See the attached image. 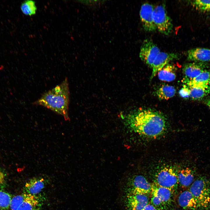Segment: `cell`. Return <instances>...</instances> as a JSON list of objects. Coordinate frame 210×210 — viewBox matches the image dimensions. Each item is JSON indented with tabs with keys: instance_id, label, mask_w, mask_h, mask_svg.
Masks as SVG:
<instances>
[{
	"instance_id": "5b68a950",
	"label": "cell",
	"mask_w": 210,
	"mask_h": 210,
	"mask_svg": "<svg viewBox=\"0 0 210 210\" xmlns=\"http://www.w3.org/2000/svg\"><path fill=\"white\" fill-rule=\"evenodd\" d=\"M153 17L156 29L159 32L165 35H168L171 32L173 27L172 23L164 5H160L154 7Z\"/></svg>"
},
{
	"instance_id": "ffe728a7",
	"label": "cell",
	"mask_w": 210,
	"mask_h": 210,
	"mask_svg": "<svg viewBox=\"0 0 210 210\" xmlns=\"http://www.w3.org/2000/svg\"><path fill=\"white\" fill-rule=\"evenodd\" d=\"M176 92L175 88L168 85H163L156 91V94L160 100H168L173 97Z\"/></svg>"
},
{
	"instance_id": "4316f807",
	"label": "cell",
	"mask_w": 210,
	"mask_h": 210,
	"mask_svg": "<svg viewBox=\"0 0 210 210\" xmlns=\"http://www.w3.org/2000/svg\"><path fill=\"white\" fill-rule=\"evenodd\" d=\"M190 88L186 85H184L183 88L180 90L179 92L180 96L186 99L190 97Z\"/></svg>"
},
{
	"instance_id": "44dd1931",
	"label": "cell",
	"mask_w": 210,
	"mask_h": 210,
	"mask_svg": "<svg viewBox=\"0 0 210 210\" xmlns=\"http://www.w3.org/2000/svg\"><path fill=\"white\" fill-rule=\"evenodd\" d=\"M190 97L194 100H200L207 96L210 92V86L190 88Z\"/></svg>"
},
{
	"instance_id": "83f0119b",
	"label": "cell",
	"mask_w": 210,
	"mask_h": 210,
	"mask_svg": "<svg viewBox=\"0 0 210 210\" xmlns=\"http://www.w3.org/2000/svg\"><path fill=\"white\" fill-rule=\"evenodd\" d=\"M6 185V175L4 171L0 168V188L3 189Z\"/></svg>"
},
{
	"instance_id": "52a82bcc",
	"label": "cell",
	"mask_w": 210,
	"mask_h": 210,
	"mask_svg": "<svg viewBox=\"0 0 210 210\" xmlns=\"http://www.w3.org/2000/svg\"><path fill=\"white\" fill-rule=\"evenodd\" d=\"M125 201L128 210H143L148 202L146 195L129 191H126Z\"/></svg>"
},
{
	"instance_id": "8fae6325",
	"label": "cell",
	"mask_w": 210,
	"mask_h": 210,
	"mask_svg": "<svg viewBox=\"0 0 210 210\" xmlns=\"http://www.w3.org/2000/svg\"><path fill=\"white\" fill-rule=\"evenodd\" d=\"M45 200L44 195L40 193L36 195L26 194L24 201L17 210H40Z\"/></svg>"
},
{
	"instance_id": "d6986e66",
	"label": "cell",
	"mask_w": 210,
	"mask_h": 210,
	"mask_svg": "<svg viewBox=\"0 0 210 210\" xmlns=\"http://www.w3.org/2000/svg\"><path fill=\"white\" fill-rule=\"evenodd\" d=\"M176 67L174 65L168 64L158 72V78L163 81H172L176 78Z\"/></svg>"
},
{
	"instance_id": "7c38bea8",
	"label": "cell",
	"mask_w": 210,
	"mask_h": 210,
	"mask_svg": "<svg viewBox=\"0 0 210 210\" xmlns=\"http://www.w3.org/2000/svg\"><path fill=\"white\" fill-rule=\"evenodd\" d=\"M46 177L39 176L33 177L29 180L24 188V193L32 195L39 194L48 183Z\"/></svg>"
},
{
	"instance_id": "d4e9b609",
	"label": "cell",
	"mask_w": 210,
	"mask_h": 210,
	"mask_svg": "<svg viewBox=\"0 0 210 210\" xmlns=\"http://www.w3.org/2000/svg\"><path fill=\"white\" fill-rule=\"evenodd\" d=\"M26 194L17 195L12 197L10 204V208L11 210H17L24 201Z\"/></svg>"
},
{
	"instance_id": "ba28073f",
	"label": "cell",
	"mask_w": 210,
	"mask_h": 210,
	"mask_svg": "<svg viewBox=\"0 0 210 210\" xmlns=\"http://www.w3.org/2000/svg\"><path fill=\"white\" fill-rule=\"evenodd\" d=\"M126 191H133L147 195L151 193L152 184L142 176H134L127 183Z\"/></svg>"
},
{
	"instance_id": "484cf974",
	"label": "cell",
	"mask_w": 210,
	"mask_h": 210,
	"mask_svg": "<svg viewBox=\"0 0 210 210\" xmlns=\"http://www.w3.org/2000/svg\"><path fill=\"white\" fill-rule=\"evenodd\" d=\"M151 194L152 197L151 198L150 204L161 210L165 209L166 205L156 195Z\"/></svg>"
},
{
	"instance_id": "7a4b0ae2",
	"label": "cell",
	"mask_w": 210,
	"mask_h": 210,
	"mask_svg": "<svg viewBox=\"0 0 210 210\" xmlns=\"http://www.w3.org/2000/svg\"><path fill=\"white\" fill-rule=\"evenodd\" d=\"M70 92L67 78L59 85L45 92L33 104L41 106L63 116L66 120L69 119V106Z\"/></svg>"
},
{
	"instance_id": "7402d4cb",
	"label": "cell",
	"mask_w": 210,
	"mask_h": 210,
	"mask_svg": "<svg viewBox=\"0 0 210 210\" xmlns=\"http://www.w3.org/2000/svg\"><path fill=\"white\" fill-rule=\"evenodd\" d=\"M21 9L24 14L31 16L36 13L37 8L34 1L31 0H27L22 3L21 6Z\"/></svg>"
},
{
	"instance_id": "8992f818",
	"label": "cell",
	"mask_w": 210,
	"mask_h": 210,
	"mask_svg": "<svg viewBox=\"0 0 210 210\" xmlns=\"http://www.w3.org/2000/svg\"><path fill=\"white\" fill-rule=\"evenodd\" d=\"M160 52L158 46L151 40L147 39L141 47L139 56L142 61L152 69L154 61Z\"/></svg>"
},
{
	"instance_id": "e0dca14e",
	"label": "cell",
	"mask_w": 210,
	"mask_h": 210,
	"mask_svg": "<svg viewBox=\"0 0 210 210\" xmlns=\"http://www.w3.org/2000/svg\"><path fill=\"white\" fill-rule=\"evenodd\" d=\"M195 172L190 167L182 169L178 174V183L184 187L190 186L195 180Z\"/></svg>"
},
{
	"instance_id": "2e32d148",
	"label": "cell",
	"mask_w": 210,
	"mask_h": 210,
	"mask_svg": "<svg viewBox=\"0 0 210 210\" xmlns=\"http://www.w3.org/2000/svg\"><path fill=\"white\" fill-rule=\"evenodd\" d=\"M151 193L156 195L166 206L171 203L173 193L168 188L160 186L154 183L152 184Z\"/></svg>"
},
{
	"instance_id": "4fadbf2b",
	"label": "cell",
	"mask_w": 210,
	"mask_h": 210,
	"mask_svg": "<svg viewBox=\"0 0 210 210\" xmlns=\"http://www.w3.org/2000/svg\"><path fill=\"white\" fill-rule=\"evenodd\" d=\"M207 65L203 62H195L185 64L183 69L185 77L183 82L187 81L195 78L206 70Z\"/></svg>"
},
{
	"instance_id": "30bf717a",
	"label": "cell",
	"mask_w": 210,
	"mask_h": 210,
	"mask_svg": "<svg viewBox=\"0 0 210 210\" xmlns=\"http://www.w3.org/2000/svg\"><path fill=\"white\" fill-rule=\"evenodd\" d=\"M178 57V55L175 53L160 52L153 63L150 80H152L160 70L171 61Z\"/></svg>"
},
{
	"instance_id": "cb8c5ba5",
	"label": "cell",
	"mask_w": 210,
	"mask_h": 210,
	"mask_svg": "<svg viewBox=\"0 0 210 210\" xmlns=\"http://www.w3.org/2000/svg\"><path fill=\"white\" fill-rule=\"evenodd\" d=\"M191 4L196 9L202 12H210V0H193Z\"/></svg>"
},
{
	"instance_id": "f1b7e54d",
	"label": "cell",
	"mask_w": 210,
	"mask_h": 210,
	"mask_svg": "<svg viewBox=\"0 0 210 210\" xmlns=\"http://www.w3.org/2000/svg\"><path fill=\"white\" fill-rule=\"evenodd\" d=\"M143 210H161L151 204H148Z\"/></svg>"
},
{
	"instance_id": "3957f363",
	"label": "cell",
	"mask_w": 210,
	"mask_h": 210,
	"mask_svg": "<svg viewBox=\"0 0 210 210\" xmlns=\"http://www.w3.org/2000/svg\"><path fill=\"white\" fill-rule=\"evenodd\" d=\"M189 191L197 201L200 209H210V182L204 176H200L190 185Z\"/></svg>"
},
{
	"instance_id": "5bb4252c",
	"label": "cell",
	"mask_w": 210,
	"mask_h": 210,
	"mask_svg": "<svg viewBox=\"0 0 210 210\" xmlns=\"http://www.w3.org/2000/svg\"><path fill=\"white\" fill-rule=\"evenodd\" d=\"M179 205L185 210H197L200 209L197 201L189 191L181 192L178 198Z\"/></svg>"
},
{
	"instance_id": "f546056e",
	"label": "cell",
	"mask_w": 210,
	"mask_h": 210,
	"mask_svg": "<svg viewBox=\"0 0 210 210\" xmlns=\"http://www.w3.org/2000/svg\"><path fill=\"white\" fill-rule=\"evenodd\" d=\"M204 103L210 109V97L205 99L204 101Z\"/></svg>"
},
{
	"instance_id": "9a60e30c",
	"label": "cell",
	"mask_w": 210,
	"mask_h": 210,
	"mask_svg": "<svg viewBox=\"0 0 210 210\" xmlns=\"http://www.w3.org/2000/svg\"><path fill=\"white\" fill-rule=\"evenodd\" d=\"M188 60L196 62H203L210 61V49L202 48H194L187 52Z\"/></svg>"
},
{
	"instance_id": "6da1fadb",
	"label": "cell",
	"mask_w": 210,
	"mask_h": 210,
	"mask_svg": "<svg viewBox=\"0 0 210 210\" xmlns=\"http://www.w3.org/2000/svg\"><path fill=\"white\" fill-rule=\"evenodd\" d=\"M124 118L126 125L131 131L147 137H158L167 128V120L164 115L150 108H139Z\"/></svg>"
},
{
	"instance_id": "9c48e42d",
	"label": "cell",
	"mask_w": 210,
	"mask_h": 210,
	"mask_svg": "<svg viewBox=\"0 0 210 210\" xmlns=\"http://www.w3.org/2000/svg\"><path fill=\"white\" fill-rule=\"evenodd\" d=\"M154 8L153 5L147 3H144L141 6L140 20L144 29L147 32H153L157 29L153 17Z\"/></svg>"
},
{
	"instance_id": "277c9868",
	"label": "cell",
	"mask_w": 210,
	"mask_h": 210,
	"mask_svg": "<svg viewBox=\"0 0 210 210\" xmlns=\"http://www.w3.org/2000/svg\"><path fill=\"white\" fill-rule=\"evenodd\" d=\"M154 183L160 186L169 189L174 193L177 189L178 184V174L172 167H164L155 174Z\"/></svg>"
},
{
	"instance_id": "603a6c76",
	"label": "cell",
	"mask_w": 210,
	"mask_h": 210,
	"mask_svg": "<svg viewBox=\"0 0 210 210\" xmlns=\"http://www.w3.org/2000/svg\"><path fill=\"white\" fill-rule=\"evenodd\" d=\"M0 188V210H8L10 208L11 195Z\"/></svg>"
},
{
	"instance_id": "ac0fdd59",
	"label": "cell",
	"mask_w": 210,
	"mask_h": 210,
	"mask_svg": "<svg viewBox=\"0 0 210 210\" xmlns=\"http://www.w3.org/2000/svg\"><path fill=\"white\" fill-rule=\"evenodd\" d=\"M189 88L210 86V72L206 70L186 83Z\"/></svg>"
}]
</instances>
